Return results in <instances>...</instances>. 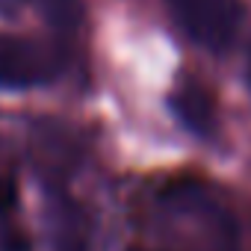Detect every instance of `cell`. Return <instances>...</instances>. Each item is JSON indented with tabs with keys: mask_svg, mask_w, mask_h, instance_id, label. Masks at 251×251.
<instances>
[{
	"mask_svg": "<svg viewBox=\"0 0 251 251\" xmlns=\"http://www.w3.org/2000/svg\"><path fill=\"white\" fill-rule=\"evenodd\" d=\"M65 45H42L0 33V89H33L59 77Z\"/></svg>",
	"mask_w": 251,
	"mask_h": 251,
	"instance_id": "6da1fadb",
	"label": "cell"
},
{
	"mask_svg": "<svg viewBox=\"0 0 251 251\" xmlns=\"http://www.w3.org/2000/svg\"><path fill=\"white\" fill-rule=\"evenodd\" d=\"M175 21L183 27V33L213 50L222 53L239 27V3L236 0H166Z\"/></svg>",
	"mask_w": 251,
	"mask_h": 251,
	"instance_id": "7a4b0ae2",
	"label": "cell"
},
{
	"mask_svg": "<svg viewBox=\"0 0 251 251\" xmlns=\"http://www.w3.org/2000/svg\"><path fill=\"white\" fill-rule=\"evenodd\" d=\"M48 227L53 251H92V222L86 210L65 192H50Z\"/></svg>",
	"mask_w": 251,
	"mask_h": 251,
	"instance_id": "3957f363",
	"label": "cell"
},
{
	"mask_svg": "<svg viewBox=\"0 0 251 251\" xmlns=\"http://www.w3.org/2000/svg\"><path fill=\"white\" fill-rule=\"evenodd\" d=\"M169 106L175 112V118L195 136H210L216 130V98L207 86H201L198 80H183L172 95H169Z\"/></svg>",
	"mask_w": 251,
	"mask_h": 251,
	"instance_id": "277c9868",
	"label": "cell"
},
{
	"mask_svg": "<svg viewBox=\"0 0 251 251\" xmlns=\"http://www.w3.org/2000/svg\"><path fill=\"white\" fill-rule=\"evenodd\" d=\"M33 154H36V166H42V172L62 177V175L74 172V166L80 160V145L68 136L65 127H36Z\"/></svg>",
	"mask_w": 251,
	"mask_h": 251,
	"instance_id": "5b68a950",
	"label": "cell"
},
{
	"mask_svg": "<svg viewBox=\"0 0 251 251\" xmlns=\"http://www.w3.org/2000/svg\"><path fill=\"white\" fill-rule=\"evenodd\" d=\"M15 201H18V189H15V183H12L9 177H0V219L12 213Z\"/></svg>",
	"mask_w": 251,
	"mask_h": 251,
	"instance_id": "8992f818",
	"label": "cell"
},
{
	"mask_svg": "<svg viewBox=\"0 0 251 251\" xmlns=\"http://www.w3.org/2000/svg\"><path fill=\"white\" fill-rule=\"evenodd\" d=\"M248 89H251V50H248Z\"/></svg>",
	"mask_w": 251,
	"mask_h": 251,
	"instance_id": "52a82bcc",
	"label": "cell"
},
{
	"mask_svg": "<svg viewBox=\"0 0 251 251\" xmlns=\"http://www.w3.org/2000/svg\"><path fill=\"white\" fill-rule=\"evenodd\" d=\"M0 3H9V6H18V3H21V0H0Z\"/></svg>",
	"mask_w": 251,
	"mask_h": 251,
	"instance_id": "ba28073f",
	"label": "cell"
},
{
	"mask_svg": "<svg viewBox=\"0 0 251 251\" xmlns=\"http://www.w3.org/2000/svg\"><path fill=\"white\" fill-rule=\"evenodd\" d=\"M130 251H142V248H130Z\"/></svg>",
	"mask_w": 251,
	"mask_h": 251,
	"instance_id": "9c48e42d",
	"label": "cell"
}]
</instances>
